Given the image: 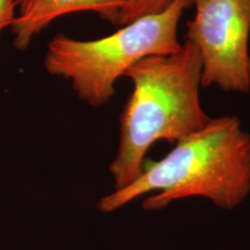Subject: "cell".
<instances>
[{
    "label": "cell",
    "instance_id": "52a82bcc",
    "mask_svg": "<svg viewBox=\"0 0 250 250\" xmlns=\"http://www.w3.org/2000/svg\"><path fill=\"white\" fill-rule=\"evenodd\" d=\"M17 14V0H0V33L11 27Z\"/></svg>",
    "mask_w": 250,
    "mask_h": 250
},
{
    "label": "cell",
    "instance_id": "8992f818",
    "mask_svg": "<svg viewBox=\"0 0 250 250\" xmlns=\"http://www.w3.org/2000/svg\"><path fill=\"white\" fill-rule=\"evenodd\" d=\"M170 2L171 0H127L121 13L118 26L122 27L145 15L159 13Z\"/></svg>",
    "mask_w": 250,
    "mask_h": 250
},
{
    "label": "cell",
    "instance_id": "6da1fadb",
    "mask_svg": "<svg viewBox=\"0 0 250 250\" xmlns=\"http://www.w3.org/2000/svg\"><path fill=\"white\" fill-rule=\"evenodd\" d=\"M146 193H153L143 202L147 211L164 210L191 197L233 210L250 193V133L237 116L211 118L161 160L144 166L133 183L103 197L98 208L110 213Z\"/></svg>",
    "mask_w": 250,
    "mask_h": 250
},
{
    "label": "cell",
    "instance_id": "277c9868",
    "mask_svg": "<svg viewBox=\"0 0 250 250\" xmlns=\"http://www.w3.org/2000/svg\"><path fill=\"white\" fill-rule=\"evenodd\" d=\"M184 39L202 58V86L250 92V0H191Z\"/></svg>",
    "mask_w": 250,
    "mask_h": 250
},
{
    "label": "cell",
    "instance_id": "5b68a950",
    "mask_svg": "<svg viewBox=\"0 0 250 250\" xmlns=\"http://www.w3.org/2000/svg\"><path fill=\"white\" fill-rule=\"evenodd\" d=\"M127 0H17V14L12 24L14 46L24 50L56 19L76 12H93L118 26Z\"/></svg>",
    "mask_w": 250,
    "mask_h": 250
},
{
    "label": "cell",
    "instance_id": "3957f363",
    "mask_svg": "<svg viewBox=\"0 0 250 250\" xmlns=\"http://www.w3.org/2000/svg\"><path fill=\"white\" fill-rule=\"evenodd\" d=\"M190 6L191 0H171L159 13L136 19L99 40L79 41L58 34L46 49L45 70L70 80L83 101L101 107L115 95L117 80L134 64L181 48L177 29Z\"/></svg>",
    "mask_w": 250,
    "mask_h": 250
},
{
    "label": "cell",
    "instance_id": "7a4b0ae2",
    "mask_svg": "<svg viewBox=\"0 0 250 250\" xmlns=\"http://www.w3.org/2000/svg\"><path fill=\"white\" fill-rule=\"evenodd\" d=\"M124 77L133 89L120 118V144L110 173L115 190L142 175L146 153L159 140L176 144L203 129L211 118L199 96L202 58L192 43L176 52L144 58Z\"/></svg>",
    "mask_w": 250,
    "mask_h": 250
}]
</instances>
